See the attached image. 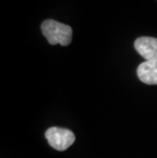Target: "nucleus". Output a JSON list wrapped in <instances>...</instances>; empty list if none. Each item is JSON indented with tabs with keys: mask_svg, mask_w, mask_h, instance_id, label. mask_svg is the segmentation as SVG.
<instances>
[{
	"mask_svg": "<svg viewBox=\"0 0 157 158\" xmlns=\"http://www.w3.org/2000/svg\"><path fill=\"white\" fill-rule=\"evenodd\" d=\"M137 75L146 85H157V62H142L137 69Z\"/></svg>",
	"mask_w": 157,
	"mask_h": 158,
	"instance_id": "nucleus-4",
	"label": "nucleus"
},
{
	"mask_svg": "<svg viewBox=\"0 0 157 158\" xmlns=\"http://www.w3.org/2000/svg\"><path fill=\"white\" fill-rule=\"evenodd\" d=\"M135 49L146 61L157 62V38L140 37L134 43Z\"/></svg>",
	"mask_w": 157,
	"mask_h": 158,
	"instance_id": "nucleus-3",
	"label": "nucleus"
},
{
	"mask_svg": "<svg viewBox=\"0 0 157 158\" xmlns=\"http://www.w3.org/2000/svg\"><path fill=\"white\" fill-rule=\"evenodd\" d=\"M41 30L43 35L48 40L49 44L68 46L71 44L72 30L69 26L64 25L54 19H46L42 23Z\"/></svg>",
	"mask_w": 157,
	"mask_h": 158,
	"instance_id": "nucleus-1",
	"label": "nucleus"
},
{
	"mask_svg": "<svg viewBox=\"0 0 157 158\" xmlns=\"http://www.w3.org/2000/svg\"><path fill=\"white\" fill-rule=\"evenodd\" d=\"M49 145L57 151H65L71 147L76 140L75 134L72 131L63 127H53L45 133Z\"/></svg>",
	"mask_w": 157,
	"mask_h": 158,
	"instance_id": "nucleus-2",
	"label": "nucleus"
}]
</instances>
